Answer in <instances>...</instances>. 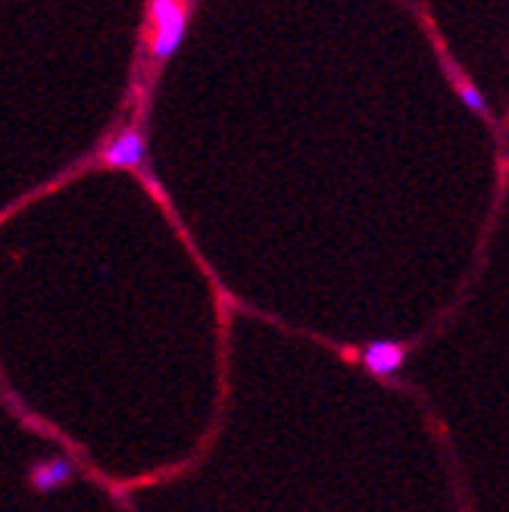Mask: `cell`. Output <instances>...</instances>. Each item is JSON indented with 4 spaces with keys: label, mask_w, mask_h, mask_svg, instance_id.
<instances>
[{
    "label": "cell",
    "mask_w": 509,
    "mask_h": 512,
    "mask_svg": "<svg viewBox=\"0 0 509 512\" xmlns=\"http://www.w3.org/2000/svg\"><path fill=\"white\" fill-rule=\"evenodd\" d=\"M150 22H154V35H150V54L157 60H169L185 41L188 32V13L178 0H150Z\"/></svg>",
    "instance_id": "obj_1"
},
{
    "label": "cell",
    "mask_w": 509,
    "mask_h": 512,
    "mask_svg": "<svg viewBox=\"0 0 509 512\" xmlns=\"http://www.w3.org/2000/svg\"><path fill=\"white\" fill-rule=\"evenodd\" d=\"M104 163L110 169H141L147 163V138L141 128H122L104 150Z\"/></svg>",
    "instance_id": "obj_2"
},
{
    "label": "cell",
    "mask_w": 509,
    "mask_h": 512,
    "mask_svg": "<svg viewBox=\"0 0 509 512\" xmlns=\"http://www.w3.org/2000/svg\"><path fill=\"white\" fill-rule=\"evenodd\" d=\"M406 360V347L394 344V341H375L366 347L363 363L372 375H394Z\"/></svg>",
    "instance_id": "obj_3"
},
{
    "label": "cell",
    "mask_w": 509,
    "mask_h": 512,
    "mask_svg": "<svg viewBox=\"0 0 509 512\" xmlns=\"http://www.w3.org/2000/svg\"><path fill=\"white\" fill-rule=\"evenodd\" d=\"M72 475H75V469H72L69 459H47V463L32 469L29 481L38 494H50V491H57L60 484H66Z\"/></svg>",
    "instance_id": "obj_4"
},
{
    "label": "cell",
    "mask_w": 509,
    "mask_h": 512,
    "mask_svg": "<svg viewBox=\"0 0 509 512\" xmlns=\"http://www.w3.org/2000/svg\"><path fill=\"white\" fill-rule=\"evenodd\" d=\"M460 94H463V100H466V107L469 110H475V113H488V104H485V94H481L472 82H460Z\"/></svg>",
    "instance_id": "obj_5"
}]
</instances>
